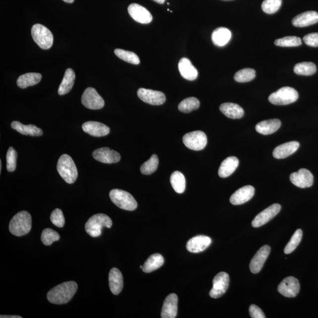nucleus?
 <instances>
[{
  "mask_svg": "<svg viewBox=\"0 0 318 318\" xmlns=\"http://www.w3.org/2000/svg\"><path fill=\"white\" fill-rule=\"evenodd\" d=\"M82 103L84 106L92 110H99L104 107V99L99 95L96 89L89 87L84 92L82 98Z\"/></svg>",
  "mask_w": 318,
  "mask_h": 318,
  "instance_id": "nucleus-9",
  "label": "nucleus"
},
{
  "mask_svg": "<svg viewBox=\"0 0 318 318\" xmlns=\"http://www.w3.org/2000/svg\"><path fill=\"white\" fill-rule=\"evenodd\" d=\"M84 132L95 137L107 136L110 133V128L98 121H89L82 126Z\"/></svg>",
  "mask_w": 318,
  "mask_h": 318,
  "instance_id": "nucleus-20",
  "label": "nucleus"
},
{
  "mask_svg": "<svg viewBox=\"0 0 318 318\" xmlns=\"http://www.w3.org/2000/svg\"><path fill=\"white\" fill-rule=\"evenodd\" d=\"M60 238V235L52 229H45L42 233V241L46 246L51 245L53 242L58 241Z\"/></svg>",
  "mask_w": 318,
  "mask_h": 318,
  "instance_id": "nucleus-42",
  "label": "nucleus"
},
{
  "mask_svg": "<svg viewBox=\"0 0 318 318\" xmlns=\"http://www.w3.org/2000/svg\"><path fill=\"white\" fill-rule=\"evenodd\" d=\"M2 170V163H1V160L0 161V171H1Z\"/></svg>",
  "mask_w": 318,
  "mask_h": 318,
  "instance_id": "nucleus-51",
  "label": "nucleus"
},
{
  "mask_svg": "<svg viewBox=\"0 0 318 318\" xmlns=\"http://www.w3.org/2000/svg\"><path fill=\"white\" fill-rule=\"evenodd\" d=\"M298 142L293 141L285 143L276 147L273 152V157L277 159H285L294 154L299 148Z\"/></svg>",
  "mask_w": 318,
  "mask_h": 318,
  "instance_id": "nucleus-25",
  "label": "nucleus"
},
{
  "mask_svg": "<svg viewBox=\"0 0 318 318\" xmlns=\"http://www.w3.org/2000/svg\"><path fill=\"white\" fill-rule=\"evenodd\" d=\"M164 258L159 254H153L143 265L142 270L145 273H151L162 266L164 264Z\"/></svg>",
  "mask_w": 318,
  "mask_h": 318,
  "instance_id": "nucleus-33",
  "label": "nucleus"
},
{
  "mask_svg": "<svg viewBox=\"0 0 318 318\" xmlns=\"http://www.w3.org/2000/svg\"><path fill=\"white\" fill-rule=\"evenodd\" d=\"M114 53L118 58L127 63L136 65L140 64V59L135 53L117 49L115 50Z\"/></svg>",
  "mask_w": 318,
  "mask_h": 318,
  "instance_id": "nucleus-37",
  "label": "nucleus"
},
{
  "mask_svg": "<svg viewBox=\"0 0 318 318\" xmlns=\"http://www.w3.org/2000/svg\"><path fill=\"white\" fill-rule=\"evenodd\" d=\"M255 195V188L248 185L242 187L236 191L230 198V202L233 205H242L250 201Z\"/></svg>",
  "mask_w": 318,
  "mask_h": 318,
  "instance_id": "nucleus-19",
  "label": "nucleus"
},
{
  "mask_svg": "<svg viewBox=\"0 0 318 318\" xmlns=\"http://www.w3.org/2000/svg\"><path fill=\"white\" fill-rule=\"evenodd\" d=\"M229 276L226 272H220L214 277L213 288L211 289L210 295L212 298H219L227 291L229 286Z\"/></svg>",
  "mask_w": 318,
  "mask_h": 318,
  "instance_id": "nucleus-10",
  "label": "nucleus"
},
{
  "mask_svg": "<svg viewBox=\"0 0 318 318\" xmlns=\"http://www.w3.org/2000/svg\"><path fill=\"white\" fill-rule=\"evenodd\" d=\"M277 291L280 294L287 298L297 297L300 291V284L298 280L294 277H287L280 282Z\"/></svg>",
  "mask_w": 318,
  "mask_h": 318,
  "instance_id": "nucleus-11",
  "label": "nucleus"
},
{
  "mask_svg": "<svg viewBox=\"0 0 318 318\" xmlns=\"http://www.w3.org/2000/svg\"><path fill=\"white\" fill-rule=\"evenodd\" d=\"M274 43L277 46L291 48V47L301 46L302 40L301 38L297 36H287L282 39L276 40Z\"/></svg>",
  "mask_w": 318,
  "mask_h": 318,
  "instance_id": "nucleus-40",
  "label": "nucleus"
},
{
  "mask_svg": "<svg viewBox=\"0 0 318 318\" xmlns=\"http://www.w3.org/2000/svg\"><path fill=\"white\" fill-rule=\"evenodd\" d=\"M239 161L238 158L231 157L224 159L221 163L218 174L220 177L225 178L229 177L236 170L239 166Z\"/></svg>",
  "mask_w": 318,
  "mask_h": 318,
  "instance_id": "nucleus-27",
  "label": "nucleus"
},
{
  "mask_svg": "<svg viewBox=\"0 0 318 318\" xmlns=\"http://www.w3.org/2000/svg\"><path fill=\"white\" fill-rule=\"evenodd\" d=\"M200 106V102L196 98H186L181 102L179 105L178 108L180 111L183 113H190L193 110H196Z\"/></svg>",
  "mask_w": 318,
  "mask_h": 318,
  "instance_id": "nucleus-36",
  "label": "nucleus"
},
{
  "mask_svg": "<svg viewBox=\"0 0 318 318\" xmlns=\"http://www.w3.org/2000/svg\"><path fill=\"white\" fill-rule=\"evenodd\" d=\"M57 169L59 174L65 182L72 184L76 180L78 176L77 167L70 156L64 154L59 158Z\"/></svg>",
  "mask_w": 318,
  "mask_h": 318,
  "instance_id": "nucleus-3",
  "label": "nucleus"
},
{
  "mask_svg": "<svg viewBox=\"0 0 318 318\" xmlns=\"http://www.w3.org/2000/svg\"><path fill=\"white\" fill-rule=\"evenodd\" d=\"M32 216L29 212L21 211L12 218L9 230L12 235L22 236L29 233L32 229Z\"/></svg>",
  "mask_w": 318,
  "mask_h": 318,
  "instance_id": "nucleus-2",
  "label": "nucleus"
},
{
  "mask_svg": "<svg viewBox=\"0 0 318 318\" xmlns=\"http://www.w3.org/2000/svg\"><path fill=\"white\" fill-rule=\"evenodd\" d=\"M178 68L181 76L184 79L189 81H193L197 79L198 76V71L193 66L191 61L188 58H181L179 62Z\"/></svg>",
  "mask_w": 318,
  "mask_h": 318,
  "instance_id": "nucleus-24",
  "label": "nucleus"
},
{
  "mask_svg": "<svg viewBox=\"0 0 318 318\" xmlns=\"http://www.w3.org/2000/svg\"><path fill=\"white\" fill-rule=\"evenodd\" d=\"M32 35L34 41L40 48L44 50L51 49L53 44L52 33L43 25L36 24L32 29Z\"/></svg>",
  "mask_w": 318,
  "mask_h": 318,
  "instance_id": "nucleus-7",
  "label": "nucleus"
},
{
  "mask_svg": "<svg viewBox=\"0 0 318 318\" xmlns=\"http://www.w3.org/2000/svg\"><path fill=\"white\" fill-rule=\"evenodd\" d=\"M109 286L113 294H120L123 288V277L122 274L117 268L113 267L108 275Z\"/></svg>",
  "mask_w": 318,
  "mask_h": 318,
  "instance_id": "nucleus-23",
  "label": "nucleus"
},
{
  "mask_svg": "<svg viewBox=\"0 0 318 318\" xmlns=\"http://www.w3.org/2000/svg\"><path fill=\"white\" fill-rule=\"evenodd\" d=\"M12 129H13L21 135H29L31 136H41L43 135V130L33 124L24 125L18 121H14L11 124Z\"/></svg>",
  "mask_w": 318,
  "mask_h": 318,
  "instance_id": "nucleus-29",
  "label": "nucleus"
},
{
  "mask_svg": "<svg viewBox=\"0 0 318 318\" xmlns=\"http://www.w3.org/2000/svg\"><path fill=\"white\" fill-rule=\"evenodd\" d=\"M298 93L295 89L290 87H283L269 97V101L275 105H288L293 104L298 99Z\"/></svg>",
  "mask_w": 318,
  "mask_h": 318,
  "instance_id": "nucleus-6",
  "label": "nucleus"
},
{
  "mask_svg": "<svg viewBox=\"0 0 318 318\" xmlns=\"http://www.w3.org/2000/svg\"><path fill=\"white\" fill-rule=\"evenodd\" d=\"M154 1L159 3V4H163L165 1V0H154Z\"/></svg>",
  "mask_w": 318,
  "mask_h": 318,
  "instance_id": "nucleus-49",
  "label": "nucleus"
},
{
  "mask_svg": "<svg viewBox=\"0 0 318 318\" xmlns=\"http://www.w3.org/2000/svg\"><path fill=\"white\" fill-rule=\"evenodd\" d=\"M281 210V206L275 204L265 209L264 211L259 213L252 221V225L254 227H259L264 225L275 217Z\"/></svg>",
  "mask_w": 318,
  "mask_h": 318,
  "instance_id": "nucleus-12",
  "label": "nucleus"
},
{
  "mask_svg": "<svg viewBox=\"0 0 318 318\" xmlns=\"http://www.w3.org/2000/svg\"><path fill=\"white\" fill-rule=\"evenodd\" d=\"M220 110L225 116L233 119H238L244 115V110L241 106L233 103H225L220 106Z\"/></svg>",
  "mask_w": 318,
  "mask_h": 318,
  "instance_id": "nucleus-28",
  "label": "nucleus"
},
{
  "mask_svg": "<svg viewBox=\"0 0 318 318\" xmlns=\"http://www.w3.org/2000/svg\"><path fill=\"white\" fill-rule=\"evenodd\" d=\"M109 195L113 204L122 210L133 211L138 207V203L133 196L123 190L113 189Z\"/></svg>",
  "mask_w": 318,
  "mask_h": 318,
  "instance_id": "nucleus-5",
  "label": "nucleus"
},
{
  "mask_svg": "<svg viewBox=\"0 0 318 318\" xmlns=\"http://www.w3.org/2000/svg\"><path fill=\"white\" fill-rule=\"evenodd\" d=\"M159 166V159L157 155H153L147 161L145 162L140 167V171L143 174L149 175L154 173Z\"/></svg>",
  "mask_w": 318,
  "mask_h": 318,
  "instance_id": "nucleus-39",
  "label": "nucleus"
},
{
  "mask_svg": "<svg viewBox=\"0 0 318 318\" xmlns=\"http://www.w3.org/2000/svg\"><path fill=\"white\" fill-rule=\"evenodd\" d=\"M78 288L76 282H65L53 288L47 295L48 301L52 304L62 305L68 303Z\"/></svg>",
  "mask_w": 318,
  "mask_h": 318,
  "instance_id": "nucleus-1",
  "label": "nucleus"
},
{
  "mask_svg": "<svg viewBox=\"0 0 318 318\" xmlns=\"http://www.w3.org/2000/svg\"><path fill=\"white\" fill-rule=\"evenodd\" d=\"M281 126V121L279 119H270L262 121L255 127L259 133L264 135H269L276 132Z\"/></svg>",
  "mask_w": 318,
  "mask_h": 318,
  "instance_id": "nucleus-26",
  "label": "nucleus"
},
{
  "mask_svg": "<svg viewBox=\"0 0 318 318\" xmlns=\"http://www.w3.org/2000/svg\"><path fill=\"white\" fill-rule=\"evenodd\" d=\"M138 96L143 102L151 105H163L166 101V96L163 93L155 90L140 88Z\"/></svg>",
  "mask_w": 318,
  "mask_h": 318,
  "instance_id": "nucleus-13",
  "label": "nucleus"
},
{
  "mask_svg": "<svg viewBox=\"0 0 318 318\" xmlns=\"http://www.w3.org/2000/svg\"><path fill=\"white\" fill-rule=\"evenodd\" d=\"M282 5V0H264L262 4V9L267 14L275 13Z\"/></svg>",
  "mask_w": 318,
  "mask_h": 318,
  "instance_id": "nucleus-43",
  "label": "nucleus"
},
{
  "mask_svg": "<svg viewBox=\"0 0 318 318\" xmlns=\"http://www.w3.org/2000/svg\"><path fill=\"white\" fill-rule=\"evenodd\" d=\"M17 153L15 150L12 147L8 149L6 155L7 160V169L8 171H13L15 170L17 166Z\"/></svg>",
  "mask_w": 318,
  "mask_h": 318,
  "instance_id": "nucleus-44",
  "label": "nucleus"
},
{
  "mask_svg": "<svg viewBox=\"0 0 318 318\" xmlns=\"http://www.w3.org/2000/svg\"><path fill=\"white\" fill-rule=\"evenodd\" d=\"M1 318H21L20 316H1Z\"/></svg>",
  "mask_w": 318,
  "mask_h": 318,
  "instance_id": "nucleus-48",
  "label": "nucleus"
},
{
  "mask_svg": "<svg viewBox=\"0 0 318 318\" xmlns=\"http://www.w3.org/2000/svg\"><path fill=\"white\" fill-rule=\"evenodd\" d=\"M184 144L193 151H201L207 145V136L202 131H194L186 134L183 138Z\"/></svg>",
  "mask_w": 318,
  "mask_h": 318,
  "instance_id": "nucleus-8",
  "label": "nucleus"
},
{
  "mask_svg": "<svg viewBox=\"0 0 318 318\" xmlns=\"http://www.w3.org/2000/svg\"><path fill=\"white\" fill-rule=\"evenodd\" d=\"M294 71L301 76H311L317 72V66L312 62H302L295 65Z\"/></svg>",
  "mask_w": 318,
  "mask_h": 318,
  "instance_id": "nucleus-35",
  "label": "nucleus"
},
{
  "mask_svg": "<svg viewBox=\"0 0 318 318\" xmlns=\"http://www.w3.org/2000/svg\"><path fill=\"white\" fill-rule=\"evenodd\" d=\"M249 314L252 318H265L263 311L257 305H252L249 308Z\"/></svg>",
  "mask_w": 318,
  "mask_h": 318,
  "instance_id": "nucleus-47",
  "label": "nucleus"
},
{
  "mask_svg": "<svg viewBox=\"0 0 318 318\" xmlns=\"http://www.w3.org/2000/svg\"><path fill=\"white\" fill-rule=\"evenodd\" d=\"M232 33L225 27L217 28L212 34V40L215 46L222 47L227 45L231 39Z\"/></svg>",
  "mask_w": 318,
  "mask_h": 318,
  "instance_id": "nucleus-30",
  "label": "nucleus"
},
{
  "mask_svg": "<svg viewBox=\"0 0 318 318\" xmlns=\"http://www.w3.org/2000/svg\"><path fill=\"white\" fill-rule=\"evenodd\" d=\"M93 157L96 160L106 164L117 163L120 160V155L116 151L108 148H102L95 150Z\"/></svg>",
  "mask_w": 318,
  "mask_h": 318,
  "instance_id": "nucleus-15",
  "label": "nucleus"
},
{
  "mask_svg": "<svg viewBox=\"0 0 318 318\" xmlns=\"http://www.w3.org/2000/svg\"><path fill=\"white\" fill-rule=\"evenodd\" d=\"M76 74L71 68H67L58 90L59 95H64L69 93L73 88Z\"/></svg>",
  "mask_w": 318,
  "mask_h": 318,
  "instance_id": "nucleus-31",
  "label": "nucleus"
},
{
  "mask_svg": "<svg viewBox=\"0 0 318 318\" xmlns=\"http://www.w3.org/2000/svg\"><path fill=\"white\" fill-rule=\"evenodd\" d=\"M290 180L299 188H310L313 185L314 176L310 171L301 169L297 172L292 173L290 175Z\"/></svg>",
  "mask_w": 318,
  "mask_h": 318,
  "instance_id": "nucleus-14",
  "label": "nucleus"
},
{
  "mask_svg": "<svg viewBox=\"0 0 318 318\" xmlns=\"http://www.w3.org/2000/svg\"><path fill=\"white\" fill-rule=\"evenodd\" d=\"M51 220L53 224L55 226L63 227L65 224V219L63 212L60 209H55L51 214Z\"/></svg>",
  "mask_w": 318,
  "mask_h": 318,
  "instance_id": "nucleus-45",
  "label": "nucleus"
},
{
  "mask_svg": "<svg viewBox=\"0 0 318 318\" xmlns=\"http://www.w3.org/2000/svg\"><path fill=\"white\" fill-rule=\"evenodd\" d=\"M178 298L175 294H171L165 299L161 313L162 318H174L177 316Z\"/></svg>",
  "mask_w": 318,
  "mask_h": 318,
  "instance_id": "nucleus-21",
  "label": "nucleus"
},
{
  "mask_svg": "<svg viewBox=\"0 0 318 318\" xmlns=\"http://www.w3.org/2000/svg\"><path fill=\"white\" fill-rule=\"evenodd\" d=\"M63 1L67 3H73L74 0H63Z\"/></svg>",
  "mask_w": 318,
  "mask_h": 318,
  "instance_id": "nucleus-50",
  "label": "nucleus"
},
{
  "mask_svg": "<svg viewBox=\"0 0 318 318\" xmlns=\"http://www.w3.org/2000/svg\"><path fill=\"white\" fill-rule=\"evenodd\" d=\"M170 183L174 191L183 193L186 189V179L183 174L179 171H174L170 176Z\"/></svg>",
  "mask_w": 318,
  "mask_h": 318,
  "instance_id": "nucleus-34",
  "label": "nucleus"
},
{
  "mask_svg": "<svg viewBox=\"0 0 318 318\" xmlns=\"http://www.w3.org/2000/svg\"><path fill=\"white\" fill-rule=\"evenodd\" d=\"M302 230L298 229L296 230L294 235H293L291 240L286 245L284 249L285 254H290L294 252L300 244L302 238Z\"/></svg>",
  "mask_w": 318,
  "mask_h": 318,
  "instance_id": "nucleus-41",
  "label": "nucleus"
},
{
  "mask_svg": "<svg viewBox=\"0 0 318 318\" xmlns=\"http://www.w3.org/2000/svg\"><path fill=\"white\" fill-rule=\"evenodd\" d=\"M304 41L308 46L317 48L318 47V33L308 34L304 37Z\"/></svg>",
  "mask_w": 318,
  "mask_h": 318,
  "instance_id": "nucleus-46",
  "label": "nucleus"
},
{
  "mask_svg": "<svg viewBox=\"0 0 318 318\" xmlns=\"http://www.w3.org/2000/svg\"><path fill=\"white\" fill-rule=\"evenodd\" d=\"M318 22V13L316 11H310L302 12L293 18L292 24L295 27H304L311 26Z\"/></svg>",
  "mask_w": 318,
  "mask_h": 318,
  "instance_id": "nucleus-22",
  "label": "nucleus"
},
{
  "mask_svg": "<svg viewBox=\"0 0 318 318\" xmlns=\"http://www.w3.org/2000/svg\"><path fill=\"white\" fill-rule=\"evenodd\" d=\"M212 244L210 237L205 235H198L193 237L187 243V250L191 253L197 254L204 251Z\"/></svg>",
  "mask_w": 318,
  "mask_h": 318,
  "instance_id": "nucleus-17",
  "label": "nucleus"
},
{
  "mask_svg": "<svg viewBox=\"0 0 318 318\" xmlns=\"http://www.w3.org/2000/svg\"><path fill=\"white\" fill-rule=\"evenodd\" d=\"M270 252V246L265 245L255 254L254 258L251 261L250 270L253 273H258L260 272L266 262L267 258L269 257Z\"/></svg>",
  "mask_w": 318,
  "mask_h": 318,
  "instance_id": "nucleus-18",
  "label": "nucleus"
},
{
  "mask_svg": "<svg viewBox=\"0 0 318 318\" xmlns=\"http://www.w3.org/2000/svg\"><path fill=\"white\" fill-rule=\"evenodd\" d=\"M128 12L134 20L141 24H149L153 20L152 15L147 9L135 3L129 6Z\"/></svg>",
  "mask_w": 318,
  "mask_h": 318,
  "instance_id": "nucleus-16",
  "label": "nucleus"
},
{
  "mask_svg": "<svg viewBox=\"0 0 318 318\" xmlns=\"http://www.w3.org/2000/svg\"><path fill=\"white\" fill-rule=\"evenodd\" d=\"M255 77V70L250 68H246L238 71L234 76V79L237 82L246 83L253 80Z\"/></svg>",
  "mask_w": 318,
  "mask_h": 318,
  "instance_id": "nucleus-38",
  "label": "nucleus"
},
{
  "mask_svg": "<svg viewBox=\"0 0 318 318\" xmlns=\"http://www.w3.org/2000/svg\"><path fill=\"white\" fill-rule=\"evenodd\" d=\"M112 220L107 215L99 213L93 215L86 223V231L90 236L96 238L102 235L104 227L110 228Z\"/></svg>",
  "mask_w": 318,
  "mask_h": 318,
  "instance_id": "nucleus-4",
  "label": "nucleus"
},
{
  "mask_svg": "<svg viewBox=\"0 0 318 318\" xmlns=\"http://www.w3.org/2000/svg\"><path fill=\"white\" fill-rule=\"evenodd\" d=\"M42 75L37 73H28L21 75L17 80V86L21 89L37 85L42 80Z\"/></svg>",
  "mask_w": 318,
  "mask_h": 318,
  "instance_id": "nucleus-32",
  "label": "nucleus"
}]
</instances>
